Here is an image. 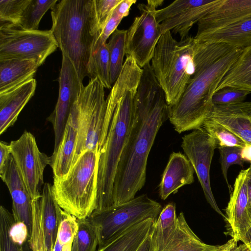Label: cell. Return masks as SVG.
<instances>
[{
	"label": "cell",
	"instance_id": "d6986e66",
	"mask_svg": "<svg viewBox=\"0 0 251 251\" xmlns=\"http://www.w3.org/2000/svg\"><path fill=\"white\" fill-rule=\"evenodd\" d=\"M194 169L186 156L180 152L170 155L159 186L161 199L165 200L172 194L185 185L194 181Z\"/></svg>",
	"mask_w": 251,
	"mask_h": 251
},
{
	"label": "cell",
	"instance_id": "52a82bcc",
	"mask_svg": "<svg viewBox=\"0 0 251 251\" xmlns=\"http://www.w3.org/2000/svg\"><path fill=\"white\" fill-rule=\"evenodd\" d=\"M71 110L76 116L78 131L74 164L83 152L100 153L102 147L106 100L104 88L97 78L82 85Z\"/></svg>",
	"mask_w": 251,
	"mask_h": 251
},
{
	"label": "cell",
	"instance_id": "8fae6325",
	"mask_svg": "<svg viewBox=\"0 0 251 251\" xmlns=\"http://www.w3.org/2000/svg\"><path fill=\"white\" fill-rule=\"evenodd\" d=\"M11 154L32 200L39 199L44 185V172L50 158L39 149L33 135L25 131L9 144Z\"/></svg>",
	"mask_w": 251,
	"mask_h": 251
},
{
	"label": "cell",
	"instance_id": "7a4b0ae2",
	"mask_svg": "<svg viewBox=\"0 0 251 251\" xmlns=\"http://www.w3.org/2000/svg\"><path fill=\"white\" fill-rule=\"evenodd\" d=\"M195 41L194 73L180 99L169 108L168 117L178 133L201 127L213 106V94L243 50L225 43Z\"/></svg>",
	"mask_w": 251,
	"mask_h": 251
},
{
	"label": "cell",
	"instance_id": "f546056e",
	"mask_svg": "<svg viewBox=\"0 0 251 251\" xmlns=\"http://www.w3.org/2000/svg\"><path fill=\"white\" fill-rule=\"evenodd\" d=\"M127 30L116 29L107 44L109 56V73L112 85L119 77L124 64L125 47Z\"/></svg>",
	"mask_w": 251,
	"mask_h": 251
},
{
	"label": "cell",
	"instance_id": "ac0fdd59",
	"mask_svg": "<svg viewBox=\"0 0 251 251\" xmlns=\"http://www.w3.org/2000/svg\"><path fill=\"white\" fill-rule=\"evenodd\" d=\"M251 18V0H221L213 10L201 18L196 34Z\"/></svg>",
	"mask_w": 251,
	"mask_h": 251
},
{
	"label": "cell",
	"instance_id": "e575fe53",
	"mask_svg": "<svg viewBox=\"0 0 251 251\" xmlns=\"http://www.w3.org/2000/svg\"><path fill=\"white\" fill-rule=\"evenodd\" d=\"M136 2V0H121L116 6L101 31L100 38L103 42H106L107 39L117 29L123 19L128 15L131 6Z\"/></svg>",
	"mask_w": 251,
	"mask_h": 251
},
{
	"label": "cell",
	"instance_id": "60d3db41",
	"mask_svg": "<svg viewBox=\"0 0 251 251\" xmlns=\"http://www.w3.org/2000/svg\"><path fill=\"white\" fill-rule=\"evenodd\" d=\"M9 235L16 244L21 246L28 236L29 233L27 226L23 222H14L9 230Z\"/></svg>",
	"mask_w": 251,
	"mask_h": 251
},
{
	"label": "cell",
	"instance_id": "277c9868",
	"mask_svg": "<svg viewBox=\"0 0 251 251\" xmlns=\"http://www.w3.org/2000/svg\"><path fill=\"white\" fill-rule=\"evenodd\" d=\"M51 30L62 55L83 82L93 48L101 34L95 0H61L51 9Z\"/></svg>",
	"mask_w": 251,
	"mask_h": 251
},
{
	"label": "cell",
	"instance_id": "6da1fadb",
	"mask_svg": "<svg viewBox=\"0 0 251 251\" xmlns=\"http://www.w3.org/2000/svg\"><path fill=\"white\" fill-rule=\"evenodd\" d=\"M143 70L130 56L112 85L106 100V113L112 118L99 156L97 207L99 211L113 205L112 192L119 163L139 117L136 93Z\"/></svg>",
	"mask_w": 251,
	"mask_h": 251
},
{
	"label": "cell",
	"instance_id": "603a6c76",
	"mask_svg": "<svg viewBox=\"0 0 251 251\" xmlns=\"http://www.w3.org/2000/svg\"><path fill=\"white\" fill-rule=\"evenodd\" d=\"M38 67L33 60H0V94L11 90L33 78Z\"/></svg>",
	"mask_w": 251,
	"mask_h": 251
},
{
	"label": "cell",
	"instance_id": "836d02e7",
	"mask_svg": "<svg viewBox=\"0 0 251 251\" xmlns=\"http://www.w3.org/2000/svg\"><path fill=\"white\" fill-rule=\"evenodd\" d=\"M30 0H0V23L17 26Z\"/></svg>",
	"mask_w": 251,
	"mask_h": 251
},
{
	"label": "cell",
	"instance_id": "2e32d148",
	"mask_svg": "<svg viewBox=\"0 0 251 251\" xmlns=\"http://www.w3.org/2000/svg\"><path fill=\"white\" fill-rule=\"evenodd\" d=\"M206 118L222 125L246 144L251 145V101L213 105Z\"/></svg>",
	"mask_w": 251,
	"mask_h": 251
},
{
	"label": "cell",
	"instance_id": "681fc988",
	"mask_svg": "<svg viewBox=\"0 0 251 251\" xmlns=\"http://www.w3.org/2000/svg\"><path fill=\"white\" fill-rule=\"evenodd\" d=\"M223 245L221 246H213L211 248L203 251H221Z\"/></svg>",
	"mask_w": 251,
	"mask_h": 251
},
{
	"label": "cell",
	"instance_id": "ee69618b",
	"mask_svg": "<svg viewBox=\"0 0 251 251\" xmlns=\"http://www.w3.org/2000/svg\"><path fill=\"white\" fill-rule=\"evenodd\" d=\"M152 232L145 239L136 251H154L152 241Z\"/></svg>",
	"mask_w": 251,
	"mask_h": 251
},
{
	"label": "cell",
	"instance_id": "4fadbf2b",
	"mask_svg": "<svg viewBox=\"0 0 251 251\" xmlns=\"http://www.w3.org/2000/svg\"><path fill=\"white\" fill-rule=\"evenodd\" d=\"M221 0H176L157 10L155 17L161 34L172 31L180 39L189 36L193 25L216 7Z\"/></svg>",
	"mask_w": 251,
	"mask_h": 251
},
{
	"label": "cell",
	"instance_id": "1f68e13d",
	"mask_svg": "<svg viewBox=\"0 0 251 251\" xmlns=\"http://www.w3.org/2000/svg\"><path fill=\"white\" fill-rule=\"evenodd\" d=\"M78 228L71 251H97L99 239L95 226L88 218L78 219Z\"/></svg>",
	"mask_w": 251,
	"mask_h": 251
},
{
	"label": "cell",
	"instance_id": "74e56055",
	"mask_svg": "<svg viewBox=\"0 0 251 251\" xmlns=\"http://www.w3.org/2000/svg\"><path fill=\"white\" fill-rule=\"evenodd\" d=\"M78 228V219L61 209L57 237L63 246L73 242Z\"/></svg>",
	"mask_w": 251,
	"mask_h": 251
},
{
	"label": "cell",
	"instance_id": "30bf717a",
	"mask_svg": "<svg viewBox=\"0 0 251 251\" xmlns=\"http://www.w3.org/2000/svg\"><path fill=\"white\" fill-rule=\"evenodd\" d=\"M163 2L149 0L147 4H139L140 14L134 18L126 31L125 54L131 56L142 69L151 60L161 35L155 13Z\"/></svg>",
	"mask_w": 251,
	"mask_h": 251
},
{
	"label": "cell",
	"instance_id": "4316f807",
	"mask_svg": "<svg viewBox=\"0 0 251 251\" xmlns=\"http://www.w3.org/2000/svg\"><path fill=\"white\" fill-rule=\"evenodd\" d=\"M213 246L203 243L188 225L183 213L177 217L174 233L163 251H203Z\"/></svg>",
	"mask_w": 251,
	"mask_h": 251
},
{
	"label": "cell",
	"instance_id": "7c38bea8",
	"mask_svg": "<svg viewBox=\"0 0 251 251\" xmlns=\"http://www.w3.org/2000/svg\"><path fill=\"white\" fill-rule=\"evenodd\" d=\"M181 148L192 164L204 193L212 208L225 219L213 194L210 181V169L217 145L214 138L202 128L193 130L182 137Z\"/></svg>",
	"mask_w": 251,
	"mask_h": 251
},
{
	"label": "cell",
	"instance_id": "484cf974",
	"mask_svg": "<svg viewBox=\"0 0 251 251\" xmlns=\"http://www.w3.org/2000/svg\"><path fill=\"white\" fill-rule=\"evenodd\" d=\"M232 87L251 92V46L242 52L221 81L216 91Z\"/></svg>",
	"mask_w": 251,
	"mask_h": 251
},
{
	"label": "cell",
	"instance_id": "f1b7e54d",
	"mask_svg": "<svg viewBox=\"0 0 251 251\" xmlns=\"http://www.w3.org/2000/svg\"><path fill=\"white\" fill-rule=\"evenodd\" d=\"M87 74L90 79L97 78L104 88H112L107 44L102 42L100 36L93 48L88 64Z\"/></svg>",
	"mask_w": 251,
	"mask_h": 251
},
{
	"label": "cell",
	"instance_id": "f35d334b",
	"mask_svg": "<svg viewBox=\"0 0 251 251\" xmlns=\"http://www.w3.org/2000/svg\"><path fill=\"white\" fill-rule=\"evenodd\" d=\"M251 92L232 87H224L216 91L213 95V105H227L243 102Z\"/></svg>",
	"mask_w": 251,
	"mask_h": 251
},
{
	"label": "cell",
	"instance_id": "83f0119b",
	"mask_svg": "<svg viewBox=\"0 0 251 251\" xmlns=\"http://www.w3.org/2000/svg\"><path fill=\"white\" fill-rule=\"evenodd\" d=\"M176 205L169 203L161 210L152 232L154 251H163L176 230L177 225Z\"/></svg>",
	"mask_w": 251,
	"mask_h": 251
},
{
	"label": "cell",
	"instance_id": "3957f363",
	"mask_svg": "<svg viewBox=\"0 0 251 251\" xmlns=\"http://www.w3.org/2000/svg\"><path fill=\"white\" fill-rule=\"evenodd\" d=\"M165 94L154 102L137 109L139 120L122 155L115 177L113 205L135 197L145 185L148 156L156 135L168 117Z\"/></svg>",
	"mask_w": 251,
	"mask_h": 251
},
{
	"label": "cell",
	"instance_id": "f6af8a7d",
	"mask_svg": "<svg viewBox=\"0 0 251 251\" xmlns=\"http://www.w3.org/2000/svg\"><path fill=\"white\" fill-rule=\"evenodd\" d=\"M241 156L243 160L251 163V145L246 144L242 149Z\"/></svg>",
	"mask_w": 251,
	"mask_h": 251
},
{
	"label": "cell",
	"instance_id": "7dc6e473",
	"mask_svg": "<svg viewBox=\"0 0 251 251\" xmlns=\"http://www.w3.org/2000/svg\"><path fill=\"white\" fill-rule=\"evenodd\" d=\"M63 245L60 243L59 239L56 238L53 251H62Z\"/></svg>",
	"mask_w": 251,
	"mask_h": 251
},
{
	"label": "cell",
	"instance_id": "d590c367",
	"mask_svg": "<svg viewBox=\"0 0 251 251\" xmlns=\"http://www.w3.org/2000/svg\"><path fill=\"white\" fill-rule=\"evenodd\" d=\"M220 153L219 162L224 178L227 184L230 193L232 188L227 178V172L229 167L234 164L244 167L245 161L241 156L242 149L233 147H223L218 148Z\"/></svg>",
	"mask_w": 251,
	"mask_h": 251
},
{
	"label": "cell",
	"instance_id": "9a60e30c",
	"mask_svg": "<svg viewBox=\"0 0 251 251\" xmlns=\"http://www.w3.org/2000/svg\"><path fill=\"white\" fill-rule=\"evenodd\" d=\"M248 168L242 170L236 177L230 199L226 209L227 233L236 242L246 241V234L251 227L248 214L247 177Z\"/></svg>",
	"mask_w": 251,
	"mask_h": 251
},
{
	"label": "cell",
	"instance_id": "ffe728a7",
	"mask_svg": "<svg viewBox=\"0 0 251 251\" xmlns=\"http://www.w3.org/2000/svg\"><path fill=\"white\" fill-rule=\"evenodd\" d=\"M36 81L30 79L13 89L0 94V134L12 126L34 94Z\"/></svg>",
	"mask_w": 251,
	"mask_h": 251
},
{
	"label": "cell",
	"instance_id": "b9f144b4",
	"mask_svg": "<svg viewBox=\"0 0 251 251\" xmlns=\"http://www.w3.org/2000/svg\"><path fill=\"white\" fill-rule=\"evenodd\" d=\"M11 152L9 144L1 141L0 142V176L4 175L9 163Z\"/></svg>",
	"mask_w": 251,
	"mask_h": 251
},
{
	"label": "cell",
	"instance_id": "c3c4849f",
	"mask_svg": "<svg viewBox=\"0 0 251 251\" xmlns=\"http://www.w3.org/2000/svg\"><path fill=\"white\" fill-rule=\"evenodd\" d=\"M246 240L244 244H249L251 250V227L248 231V232L246 234Z\"/></svg>",
	"mask_w": 251,
	"mask_h": 251
},
{
	"label": "cell",
	"instance_id": "e0dca14e",
	"mask_svg": "<svg viewBox=\"0 0 251 251\" xmlns=\"http://www.w3.org/2000/svg\"><path fill=\"white\" fill-rule=\"evenodd\" d=\"M6 185L12 200V215L15 222L24 223L29 236L32 228V199L20 176L11 154L6 171L0 177Z\"/></svg>",
	"mask_w": 251,
	"mask_h": 251
},
{
	"label": "cell",
	"instance_id": "ba28073f",
	"mask_svg": "<svg viewBox=\"0 0 251 251\" xmlns=\"http://www.w3.org/2000/svg\"><path fill=\"white\" fill-rule=\"evenodd\" d=\"M160 203L144 194L99 211L88 218L97 230L98 249L107 245L135 224L149 218H157L161 210Z\"/></svg>",
	"mask_w": 251,
	"mask_h": 251
},
{
	"label": "cell",
	"instance_id": "7bdbcfd3",
	"mask_svg": "<svg viewBox=\"0 0 251 251\" xmlns=\"http://www.w3.org/2000/svg\"><path fill=\"white\" fill-rule=\"evenodd\" d=\"M247 186L248 196V211L249 216L251 221V163L250 166L248 168L247 177Z\"/></svg>",
	"mask_w": 251,
	"mask_h": 251
},
{
	"label": "cell",
	"instance_id": "9c48e42d",
	"mask_svg": "<svg viewBox=\"0 0 251 251\" xmlns=\"http://www.w3.org/2000/svg\"><path fill=\"white\" fill-rule=\"evenodd\" d=\"M58 45L50 30H26L0 23V60L28 59L40 67Z\"/></svg>",
	"mask_w": 251,
	"mask_h": 251
},
{
	"label": "cell",
	"instance_id": "d6a6232c",
	"mask_svg": "<svg viewBox=\"0 0 251 251\" xmlns=\"http://www.w3.org/2000/svg\"><path fill=\"white\" fill-rule=\"evenodd\" d=\"M217 143V148L223 147H233L243 148L246 144L237 136L222 125L206 118L201 127Z\"/></svg>",
	"mask_w": 251,
	"mask_h": 251
},
{
	"label": "cell",
	"instance_id": "5b68a950",
	"mask_svg": "<svg viewBox=\"0 0 251 251\" xmlns=\"http://www.w3.org/2000/svg\"><path fill=\"white\" fill-rule=\"evenodd\" d=\"M195 45L194 37L178 41L167 31L156 46L151 66L169 107L180 99L194 73Z\"/></svg>",
	"mask_w": 251,
	"mask_h": 251
},
{
	"label": "cell",
	"instance_id": "ab89813d",
	"mask_svg": "<svg viewBox=\"0 0 251 251\" xmlns=\"http://www.w3.org/2000/svg\"><path fill=\"white\" fill-rule=\"evenodd\" d=\"M95 0L99 27L101 31L110 17L114 9L121 0Z\"/></svg>",
	"mask_w": 251,
	"mask_h": 251
},
{
	"label": "cell",
	"instance_id": "d4e9b609",
	"mask_svg": "<svg viewBox=\"0 0 251 251\" xmlns=\"http://www.w3.org/2000/svg\"><path fill=\"white\" fill-rule=\"evenodd\" d=\"M157 218H149L133 225L97 251H136L151 233Z\"/></svg>",
	"mask_w": 251,
	"mask_h": 251
},
{
	"label": "cell",
	"instance_id": "8992f818",
	"mask_svg": "<svg viewBox=\"0 0 251 251\" xmlns=\"http://www.w3.org/2000/svg\"><path fill=\"white\" fill-rule=\"evenodd\" d=\"M99 156L96 151H86L66 176L53 177L52 191L57 203L78 220L88 218L96 209Z\"/></svg>",
	"mask_w": 251,
	"mask_h": 251
},
{
	"label": "cell",
	"instance_id": "7402d4cb",
	"mask_svg": "<svg viewBox=\"0 0 251 251\" xmlns=\"http://www.w3.org/2000/svg\"><path fill=\"white\" fill-rule=\"evenodd\" d=\"M194 38L199 42L225 43L244 49L251 46V18L196 34Z\"/></svg>",
	"mask_w": 251,
	"mask_h": 251
},
{
	"label": "cell",
	"instance_id": "cb8c5ba5",
	"mask_svg": "<svg viewBox=\"0 0 251 251\" xmlns=\"http://www.w3.org/2000/svg\"><path fill=\"white\" fill-rule=\"evenodd\" d=\"M47 251H53L57 238L61 208L57 203L52 185L45 183L40 199Z\"/></svg>",
	"mask_w": 251,
	"mask_h": 251
},
{
	"label": "cell",
	"instance_id": "4dcf8cb0",
	"mask_svg": "<svg viewBox=\"0 0 251 251\" xmlns=\"http://www.w3.org/2000/svg\"><path fill=\"white\" fill-rule=\"evenodd\" d=\"M58 1V0H30L16 26L26 30H37L45 14Z\"/></svg>",
	"mask_w": 251,
	"mask_h": 251
},
{
	"label": "cell",
	"instance_id": "44dd1931",
	"mask_svg": "<svg viewBox=\"0 0 251 251\" xmlns=\"http://www.w3.org/2000/svg\"><path fill=\"white\" fill-rule=\"evenodd\" d=\"M77 122L74 112H71L61 141L50 158L53 177L66 176L72 168L75 157L77 140Z\"/></svg>",
	"mask_w": 251,
	"mask_h": 251
},
{
	"label": "cell",
	"instance_id": "5bb4252c",
	"mask_svg": "<svg viewBox=\"0 0 251 251\" xmlns=\"http://www.w3.org/2000/svg\"><path fill=\"white\" fill-rule=\"evenodd\" d=\"M59 95L54 109L47 118L53 126L55 151L63 137L72 107L83 85L70 60L62 55L58 78Z\"/></svg>",
	"mask_w": 251,
	"mask_h": 251
},
{
	"label": "cell",
	"instance_id": "f907efd6",
	"mask_svg": "<svg viewBox=\"0 0 251 251\" xmlns=\"http://www.w3.org/2000/svg\"><path fill=\"white\" fill-rule=\"evenodd\" d=\"M73 242H69L63 246L62 251H71Z\"/></svg>",
	"mask_w": 251,
	"mask_h": 251
},
{
	"label": "cell",
	"instance_id": "bcb514c9",
	"mask_svg": "<svg viewBox=\"0 0 251 251\" xmlns=\"http://www.w3.org/2000/svg\"><path fill=\"white\" fill-rule=\"evenodd\" d=\"M237 244V242L231 238L226 244L223 245V247L221 251H232L233 248Z\"/></svg>",
	"mask_w": 251,
	"mask_h": 251
},
{
	"label": "cell",
	"instance_id": "8d00e7d4",
	"mask_svg": "<svg viewBox=\"0 0 251 251\" xmlns=\"http://www.w3.org/2000/svg\"><path fill=\"white\" fill-rule=\"evenodd\" d=\"M12 214L5 207H0V251H20L18 245L11 239L9 230L14 222Z\"/></svg>",
	"mask_w": 251,
	"mask_h": 251
}]
</instances>
